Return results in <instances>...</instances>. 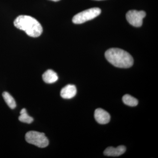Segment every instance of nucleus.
<instances>
[{"label": "nucleus", "mask_w": 158, "mask_h": 158, "mask_svg": "<svg viewBox=\"0 0 158 158\" xmlns=\"http://www.w3.org/2000/svg\"><path fill=\"white\" fill-rule=\"evenodd\" d=\"M20 114V115L19 117V119L20 121L24 123L30 124L34 121V118L33 117H31L28 115L27 113V110L25 108L21 110Z\"/></svg>", "instance_id": "9b49d317"}, {"label": "nucleus", "mask_w": 158, "mask_h": 158, "mask_svg": "<svg viewBox=\"0 0 158 158\" xmlns=\"http://www.w3.org/2000/svg\"><path fill=\"white\" fill-rule=\"evenodd\" d=\"M122 100L125 104L130 106H136L138 104V100L129 94H125L123 97Z\"/></svg>", "instance_id": "f8f14e48"}, {"label": "nucleus", "mask_w": 158, "mask_h": 158, "mask_svg": "<svg viewBox=\"0 0 158 158\" xmlns=\"http://www.w3.org/2000/svg\"><path fill=\"white\" fill-rule=\"evenodd\" d=\"M77 91L76 87L75 85H68L61 90L60 95L64 99H71L75 96Z\"/></svg>", "instance_id": "6e6552de"}, {"label": "nucleus", "mask_w": 158, "mask_h": 158, "mask_svg": "<svg viewBox=\"0 0 158 158\" xmlns=\"http://www.w3.org/2000/svg\"><path fill=\"white\" fill-rule=\"evenodd\" d=\"M97 1H100V0H97Z\"/></svg>", "instance_id": "4468645a"}, {"label": "nucleus", "mask_w": 158, "mask_h": 158, "mask_svg": "<svg viewBox=\"0 0 158 158\" xmlns=\"http://www.w3.org/2000/svg\"><path fill=\"white\" fill-rule=\"evenodd\" d=\"M3 98L8 106L11 109H14L16 107V104L14 98L9 93L7 92H4L2 94Z\"/></svg>", "instance_id": "9d476101"}, {"label": "nucleus", "mask_w": 158, "mask_h": 158, "mask_svg": "<svg viewBox=\"0 0 158 158\" xmlns=\"http://www.w3.org/2000/svg\"><path fill=\"white\" fill-rule=\"evenodd\" d=\"M126 148L123 145H120L116 148L108 147L104 152L105 156H118L124 154Z\"/></svg>", "instance_id": "0eeeda50"}, {"label": "nucleus", "mask_w": 158, "mask_h": 158, "mask_svg": "<svg viewBox=\"0 0 158 158\" xmlns=\"http://www.w3.org/2000/svg\"><path fill=\"white\" fill-rule=\"evenodd\" d=\"M14 24L17 28L25 31L30 37H39L43 32L42 26L39 22L28 15H19L14 21Z\"/></svg>", "instance_id": "f257e3e1"}, {"label": "nucleus", "mask_w": 158, "mask_h": 158, "mask_svg": "<svg viewBox=\"0 0 158 158\" xmlns=\"http://www.w3.org/2000/svg\"><path fill=\"white\" fill-rule=\"evenodd\" d=\"M105 57L108 62L118 68H130L134 64L132 56L126 51L121 49L110 48L105 53Z\"/></svg>", "instance_id": "f03ea898"}, {"label": "nucleus", "mask_w": 158, "mask_h": 158, "mask_svg": "<svg viewBox=\"0 0 158 158\" xmlns=\"http://www.w3.org/2000/svg\"><path fill=\"white\" fill-rule=\"evenodd\" d=\"M101 13V10L99 8H91L75 15L73 18L72 21L76 24L83 23L97 17Z\"/></svg>", "instance_id": "20e7f679"}, {"label": "nucleus", "mask_w": 158, "mask_h": 158, "mask_svg": "<svg viewBox=\"0 0 158 158\" xmlns=\"http://www.w3.org/2000/svg\"><path fill=\"white\" fill-rule=\"evenodd\" d=\"M94 118L98 123L101 124H107L110 120V114L101 108H98L95 110L94 112Z\"/></svg>", "instance_id": "423d86ee"}, {"label": "nucleus", "mask_w": 158, "mask_h": 158, "mask_svg": "<svg viewBox=\"0 0 158 158\" xmlns=\"http://www.w3.org/2000/svg\"><path fill=\"white\" fill-rule=\"evenodd\" d=\"M25 139L29 144H34L41 148L47 147L49 144L48 139L45 134L36 131H30L27 132Z\"/></svg>", "instance_id": "7ed1b4c3"}, {"label": "nucleus", "mask_w": 158, "mask_h": 158, "mask_svg": "<svg viewBox=\"0 0 158 158\" xmlns=\"http://www.w3.org/2000/svg\"><path fill=\"white\" fill-rule=\"evenodd\" d=\"M146 16V13L143 11L130 10L126 14L128 22L134 27H141L143 23V19Z\"/></svg>", "instance_id": "39448f33"}, {"label": "nucleus", "mask_w": 158, "mask_h": 158, "mask_svg": "<svg viewBox=\"0 0 158 158\" xmlns=\"http://www.w3.org/2000/svg\"><path fill=\"white\" fill-rule=\"evenodd\" d=\"M43 80L47 84H52L58 80L57 74L52 69H48L43 74Z\"/></svg>", "instance_id": "1a4fd4ad"}, {"label": "nucleus", "mask_w": 158, "mask_h": 158, "mask_svg": "<svg viewBox=\"0 0 158 158\" xmlns=\"http://www.w3.org/2000/svg\"><path fill=\"white\" fill-rule=\"evenodd\" d=\"M51 1H54V2H58V1H60V0H51Z\"/></svg>", "instance_id": "ddd939ff"}]
</instances>
